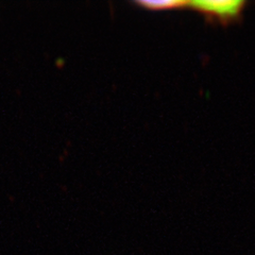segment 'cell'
Returning <instances> with one entry per match:
<instances>
[{
  "mask_svg": "<svg viewBox=\"0 0 255 255\" xmlns=\"http://www.w3.org/2000/svg\"><path fill=\"white\" fill-rule=\"evenodd\" d=\"M188 5L207 17L229 23L241 17L247 2L245 0H203L188 2Z\"/></svg>",
  "mask_w": 255,
  "mask_h": 255,
  "instance_id": "obj_1",
  "label": "cell"
},
{
  "mask_svg": "<svg viewBox=\"0 0 255 255\" xmlns=\"http://www.w3.org/2000/svg\"><path fill=\"white\" fill-rule=\"evenodd\" d=\"M137 4L149 10H167L185 6L188 4V2L178 1V0H170V1L169 0H163V1H138Z\"/></svg>",
  "mask_w": 255,
  "mask_h": 255,
  "instance_id": "obj_2",
  "label": "cell"
}]
</instances>
